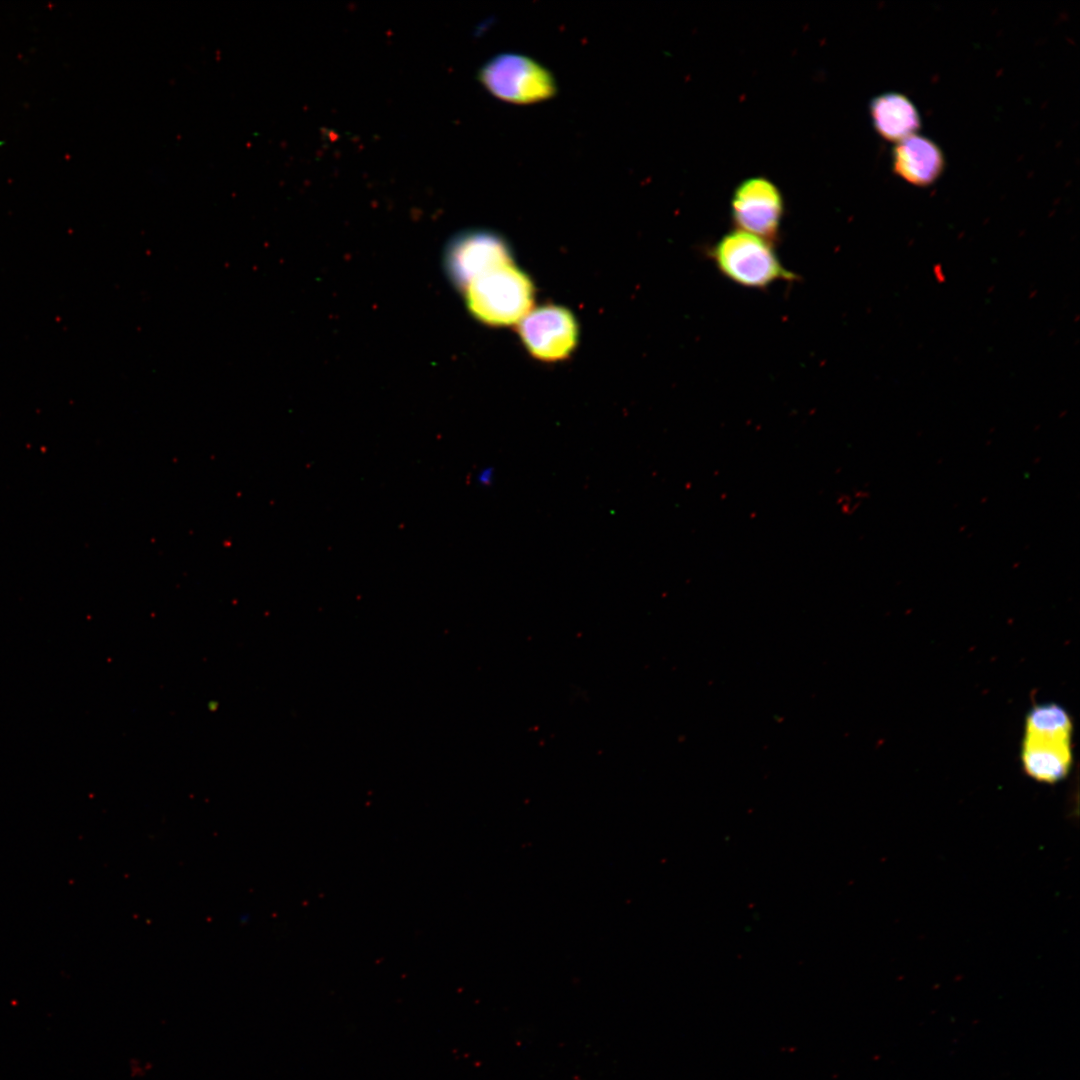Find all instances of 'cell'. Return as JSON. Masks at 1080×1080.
<instances>
[{
    "instance_id": "52a82bcc",
    "label": "cell",
    "mask_w": 1080,
    "mask_h": 1080,
    "mask_svg": "<svg viewBox=\"0 0 1080 1080\" xmlns=\"http://www.w3.org/2000/svg\"><path fill=\"white\" fill-rule=\"evenodd\" d=\"M944 166L940 147L922 135L913 134L897 142L892 151L894 173L915 186L933 184L941 176Z\"/></svg>"
},
{
    "instance_id": "8992f818",
    "label": "cell",
    "mask_w": 1080,
    "mask_h": 1080,
    "mask_svg": "<svg viewBox=\"0 0 1080 1080\" xmlns=\"http://www.w3.org/2000/svg\"><path fill=\"white\" fill-rule=\"evenodd\" d=\"M784 214L783 198L777 187L765 178L742 182L731 199V216L744 232L774 244Z\"/></svg>"
},
{
    "instance_id": "3957f363",
    "label": "cell",
    "mask_w": 1080,
    "mask_h": 1080,
    "mask_svg": "<svg viewBox=\"0 0 1080 1080\" xmlns=\"http://www.w3.org/2000/svg\"><path fill=\"white\" fill-rule=\"evenodd\" d=\"M478 80L494 97L517 105L551 99L558 88L547 67L527 55L512 52L489 59L480 67Z\"/></svg>"
},
{
    "instance_id": "ba28073f",
    "label": "cell",
    "mask_w": 1080,
    "mask_h": 1080,
    "mask_svg": "<svg viewBox=\"0 0 1080 1080\" xmlns=\"http://www.w3.org/2000/svg\"><path fill=\"white\" fill-rule=\"evenodd\" d=\"M872 124L887 141L899 142L916 134L921 118L916 106L904 94L887 92L874 97L870 103Z\"/></svg>"
},
{
    "instance_id": "7a4b0ae2",
    "label": "cell",
    "mask_w": 1080,
    "mask_h": 1080,
    "mask_svg": "<svg viewBox=\"0 0 1080 1080\" xmlns=\"http://www.w3.org/2000/svg\"><path fill=\"white\" fill-rule=\"evenodd\" d=\"M708 256L725 278L745 288L766 289L797 278L782 265L773 243L741 230L722 236Z\"/></svg>"
},
{
    "instance_id": "8fae6325",
    "label": "cell",
    "mask_w": 1080,
    "mask_h": 1080,
    "mask_svg": "<svg viewBox=\"0 0 1080 1080\" xmlns=\"http://www.w3.org/2000/svg\"><path fill=\"white\" fill-rule=\"evenodd\" d=\"M494 478V469L492 467H484L480 469L476 476V482L482 487H488L492 484Z\"/></svg>"
},
{
    "instance_id": "9c48e42d",
    "label": "cell",
    "mask_w": 1080,
    "mask_h": 1080,
    "mask_svg": "<svg viewBox=\"0 0 1080 1080\" xmlns=\"http://www.w3.org/2000/svg\"><path fill=\"white\" fill-rule=\"evenodd\" d=\"M1021 758L1027 775L1037 781L1053 784L1067 776L1070 770L1071 742L1024 735Z\"/></svg>"
},
{
    "instance_id": "5b68a950",
    "label": "cell",
    "mask_w": 1080,
    "mask_h": 1080,
    "mask_svg": "<svg viewBox=\"0 0 1080 1080\" xmlns=\"http://www.w3.org/2000/svg\"><path fill=\"white\" fill-rule=\"evenodd\" d=\"M518 334L532 357L543 362H558L575 351L579 327L567 308L548 304L533 308L518 323Z\"/></svg>"
},
{
    "instance_id": "30bf717a",
    "label": "cell",
    "mask_w": 1080,
    "mask_h": 1080,
    "mask_svg": "<svg viewBox=\"0 0 1080 1080\" xmlns=\"http://www.w3.org/2000/svg\"><path fill=\"white\" fill-rule=\"evenodd\" d=\"M1025 728V736L1071 742L1070 717L1056 704L1034 707L1027 715Z\"/></svg>"
},
{
    "instance_id": "6da1fadb",
    "label": "cell",
    "mask_w": 1080,
    "mask_h": 1080,
    "mask_svg": "<svg viewBox=\"0 0 1080 1080\" xmlns=\"http://www.w3.org/2000/svg\"><path fill=\"white\" fill-rule=\"evenodd\" d=\"M461 292L472 316L493 327L519 323L535 299L531 278L514 263L480 275Z\"/></svg>"
},
{
    "instance_id": "277c9868",
    "label": "cell",
    "mask_w": 1080,
    "mask_h": 1080,
    "mask_svg": "<svg viewBox=\"0 0 1080 1080\" xmlns=\"http://www.w3.org/2000/svg\"><path fill=\"white\" fill-rule=\"evenodd\" d=\"M512 263V251L501 235L486 229H470L449 241L444 265L450 281L462 291L480 275Z\"/></svg>"
}]
</instances>
